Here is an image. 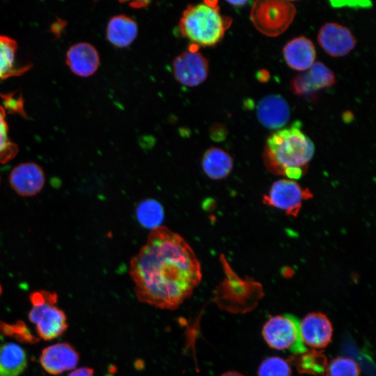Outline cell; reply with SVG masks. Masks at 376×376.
Returning <instances> with one entry per match:
<instances>
[{
  "label": "cell",
  "instance_id": "cell-1",
  "mask_svg": "<svg viewBox=\"0 0 376 376\" xmlns=\"http://www.w3.org/2000/svg\"><path fill=\"white\" fill-rule=\"evenodd\" d=\"M130 274L140 301L167 310L178 308L202 279L193 249L182 236L164 226L150 231L130 261Z\"/></svg>",
  "mask_w": 376,
  "mask_h": 376
},
{
  "label": "cell",
  "instance_id": "cell-2",
  "mask_svg": "<svg viewBox=\"0 0 376 376\" xmlns=\"http://www.w3.org/2000/svg\"><path fill=\"white\" fill-rule=\"evenodd\" d=\"M315 152L312 141L298 127L281 129L266 141L265 164L269 170L289 179H299Z\"/></svg>",
  "mask_w": 376,
  "mask_h": 376
},
{
  "label": "cell",
  "instance_id": "cell-3",
  "mask_svg": "<svg viewBox=\"0 0 376 376\" xmlns=\"http://www.w3.org/2000/svg\"><path fill=\"white\" fill-rule=\"evenodd\" d=\"M217 1L187 5L178 22L181 35L196 47H214L224 37L231 19L222 15Z\"/></svg>",
  "mask_w": 376,
  "mask_h": 376
},
{
  "label": "cell",
  "instance_id": "cell-4",
  "mask_svg": "<svg viewBox=\"0 0 376 376\" xmlns=\"http://www.w3.org/2000/svg\"><path fill=\"white\" fill-rule=\"evenodd\" d=\"M33 306L29 313V320L36 324L38 336L45 340H50L61 336L68 329L65 312L55 304L58 296L55 292L39 290L29 296Z\"/></svg>",
  "mask_w": 376,
  "mask_h": 376
},
{
  "label": "cell",
  "instance_id": "cell-5",
  "mask_svg": "<svg viewBox=\"0 0 376 376\" xmlns=\"http://www.w3.org/2000/svg\"><path fill=\"white\" fill-rule=\"evenodd\" d=\"M295 14V6L289 1L258 0L251 7L250 18L261 33L276 37L288 29Z\"/></svg>",
  "mask_w": 376,
  "mask_h": 376
},
{
  "label": "cell",
  "instance_id": "cell-6",
  "mask_svg": "<svg viewBox=\"0 0 376 376\" xmlns=\"http://www.w3.org/2000/svg\"><path fill=\"white\" fill-rule=\"evenodd\" d=\"M262 335L272 348L292 354L308 350L301 335L300 320L294 315L284 313L271 317L264 324Z\"/></svg>",
  "mask_w": 376,
  "mask_h": 376
},
{
  "label": "cell",
  "instance_id": "cell-7",
  "mask_svg": "<svg viewBox=\"0 0 376 376\" xmlns=\"http://www.w3.org/2000/svg\"><path fill=\"white\" fill-rule=\"evenodd\" d=\"M174 78L180 84L187 87H196L207 78L209 63L207 59L197 50L191 48L174 58L172 62Z\"/></svg>",
  "mask_w": 376,
  "mask_h": 376
},
{
  "label": "cell",
  "instance_id": "cell-8",
  "mask_svg": "<svg viewBox=\"0 0 376 376\" xmlns=\"http://www.w3.org/2000/svg\"><path fill=\"white\" fill-rule=\"evenodd\" d=\"M310 193L292 180L282 179L274 182L269 194L264 196L266 204L280 209L288 215L296 216L304 200Z\"/></svg>",
  "mask_w": 376,
  "mask_h": 376
},
{
  "label": "cell",
  "instance_id": "cell-9",
  "mask_svg": "<svg viewBox=\"0 0 376 376\" xmlns=\"http://www.w3.org/2000/svg\"><path fill=\"white\" fill-rule=\"evenodd\" d=\"M45 182L44 171L33 162H24L16 166L10 173L9 183L19 196H33L38 194Z\"/></svg>",
  "mask_w": 376,
  "mask_h": 376
},
{
  "label": "cell",
  "instance_id": "cell-10",
  "mask_svg": "<svg viewBox=\"0 0 376 376\" xmlns=\"http://www.w3.org/2000/svg\"><path fill=\"white\" fill-rule=\"evenodd\" d=\"M318 41L321 47L334 57L348 54L356 45V39L352 32L347 27L333 22L321 27Z\"/></svg>",
  "mask_w": 376,
  "mask_h": 376
},
{
  "label": "cell",
  "instance_id": "cell-11",
  "mask_svg": "<svg viewBox=\"0 0 376 376\" xmlns=\"http://www.w3.org/2000/svg\"><path fill=\"white\" fill-rule=\"evenodd\" d=\"M79 360V353L68 343H58L49 345L42 350L40 357L42 367L48 373L54 375L75 368Z\"/></svg>",
  "mask_w": 376,
  "mask_h": 376
},
{
  "label": "cell",
  "instance_id": "cell-12",
  "mask_svg": "<svg viewBox=\"0 0 376 376\" xmlns=\"http://www.w3.org/2000/svg\"><path fill=\"white\" fill-rule=\"evenodd\" d=\"M258 120L270 130H281L289 121L290 109L281 95L271 94L264 96L256 107Z\"/></svg>",
  "mask_w": 376,
  "mask_h": 376
},
{
  "label": "cell",
  "instance_id": "cell-13",
  "mask_svg": "<svg viewBox=\"0 0 376 376\" xmlns=\"http://www.w3.org/2000/svg\"><path fill=\"white\" fill-rule=\"evenodd\" d=\"M302 340L305 345L313 348H324L331 340L332 324L326 315L313 312L307 314L300 322Z\"/></svg>",
  "mask_w": 376,
  "mask_h": 376
},
{
  "label": "cell",
  "instance_id": "cell-14",
  "mask_svg": "<svg viewBox=\"0 0 376 376\" xmlns=\"http://www.w3.org/2000/svg\"><path fill=\"white\" fill-rule=\"evenodd\" d=\"M336 81L333 72L321 62H315L308 70L297 75L292 81V91L299 95H309L329 87Z\"/></svg>",
  "mask_w": 376,
  "mask_h": 376
},
{
  "label": "cell",
  "instance_id": "cell-15",
  "mask_svg": "<svg viewBox=\"0 0 376 376\" xmlns=\"http://www.w3.org/2000/svg\"><path fill=\"white\" fill-rule=\"evenodd\" d=\"M100 55L97 49L86 42H79L70 47L66 54V63L76 75L88 77L97 70Z\"/></svg>",
  "mask_w": 376,
  "mask_h": 376
},
{
  "label": "cell",
  "instance_id": "cell-16",
  "mask_svg": "<svg viewBox=\"0 0 376 376\" xmlns=\"http://www.w3.org/2000/svg\"><path fill=\"white\" fill-rule=\"evenodd\" d=\"M287 65L296 70H308L315 63V48L312 41L305 36H299L289 41L283 49Z\"/></svg>",
  "mask_w": 376,
  "mask_h": 376
},
{
  "label": "cell",
  "instance_id": "cell-17",
  "mask_svg": "<svg viewBox=\"0 0 376 376\" xmlns=\"http://www.w3.org/2000/svg\"><path fill=\"white\" fill-rule=\"evenodd\" d=\"M139 28L136 22L128 15L113 16L108 22L106 36L108 41L117 48H125L136 40Z\"/></svg>",
  "mask_w": 376,
  "mask_h": 376
},
{
  "label": "cell",
  "instance_id": "cell-18",
  "mask_svg": "<svg viewBox=\"0 0 376 376\" xmlns=\"http://www.w3.org/2000/svg\"><path fill=\"white\" fill-rule=\"evenodd\" d=\"M27 366L25 350L14 343L0 345V376H19Z\"/></svg>",
  "mask_w": 376,
  "mask_h": 376
},
{
  "label": "cell",
  "instance_id": "cell-19",
  "mask_svg": "<svg viewBox=\"0 0 376 376\" xmlns=\"http://www.w3.org/2000/svg\"><path fill=\"white\" fill-rule=\"evenodd\" d=\"M233 166V161L230 155L217 147L207 149L202 159L203 171L211 179L219 180L227 177Z\"/></svg>",
  "mask_w": 376,
  "mask_h": 376
},
{
  "label": "cell",
  "instance_id": "cell-20",
  "mask_svg": "<svg viewBox=\"0 0 376 376\" xmlns=\"http://www.w3.org/2000/svg\"><path fill=\"white\" fill-rule=\"evenodd\" d=\"M17 44L13 38L0 35V79L20 75L27 70L29 66L16 64Z\"/></svg>",
  "mask_w": 376,
  "mask_h": 376
},
{
  "label": "cell",
  "instance_id": "cell-21",
  "mask_svg": "<svg viewBox=\"0 0 376 376\" xmlns=\"http://www.w3.org/2000/svg\"><path fill=\"white\" fill-rule=\"evenodd\" d=\"M289 361L296 367L299 373L313 375L325 374L328 365L326 355L315 350L292 354L289 358Z\"/></svg>",
  "mask_w": 376,
  "mask_h": 376
},
{
  "label": "cell",
  "instance_id": "cell-22",
  "mask_svg": "<svg viewBox=\"0 0 376 376\" xmlns=\"http://www.w3.org/2000/svg\"><path fill=\"white\" fill-rule=\"evenodd\" d=\"M136 214L140 224L152 230L161 226L164 219L162 205L153 199L141 201L136 207Z\"/></svg>",
  "mask_w": 376,
  "mask_h": 376
},
{
  "label": "cell",
  "instance_id": "cell-23",
  "mask_svg": "<svg viewBox=\"0 0 376 376\" xmlns=\"http://www.w3.org/2000/svg\"><path fill=\"white\" fill-rule=\"evenodd\" d=\"M17 152V146L11 141L8 136L5 109L0 105V163L4 164L10 161Z\"/></svg>",
  "mask_w": 376,
  "mask_h": 376
},
{
  "label": "cell",
  "instance_id": "cell-24",
  "mask_svg": "<svg viewBox=\"0 0 376 376\" xmlns=\"http://www.w3.org/2000/svg\"><path fill=\"white\" fill-rule=\"evenodd\" d=\"M326 376H359V365L352 359L338 357L327 365Z\"/></svg>",
  "mask_w": 376,
  "mask_h": 376
},
{
  "label": "cell",
  "instance_id": "cell-25",
  "mask_svg": "<svg viewBox=\"0 0 376 376\" xmlns=\"http://www.w3.org/2000/svg\"><path fill=\"white\" fill-rule=\"evenodd\" d=\"M291 373L289 362L279 357L265 359L258 370V376H291Z\"/></svg>",
  "mask_w": 376,
  "mask_h": 376
},
{
  "label": "cell",
  "instance_id": "cell-26",
  "mask_svg": "<svg viewBox=\"0 0 376 376\" xmlns=\"http://www.w3.org/2000/svg\"><path fill=\"white\" fill-rule=\"evenodd\" d=\"M0 329L8 336L13 335L19 340L27 343H36L38 338L33 336L24 322H19L13 325L0 324Z\"/></svg>",
  "mask_w": 376,
  "mask_h": 376
},
{
  "label": "cell",
  "instance_id": "cell-27",
  "mask_svg": "<svg viewBox=\"0 0 376 376\" xmlns=\"http://www.w3.org/2000/svg\"><path fill=\"white\" fill-rule=\"evenodd\" d=\"M330 3L334 7L349 6L352 8H367L371 5V3L368 1H334Z\"/></svg>",
  "mask_w": 376,
  "mask_h": 376
},
{
  "label": "cell",
  "instance_id": "cell-28",
  "mask_svg": "<svg viewBox=\"0 0 376 376\" xmlns=\"http://www.w3.org/2000/svg\"><path fill=\"white\" fill-rule=\"evenodd\" d=\"M68 376H94L93 368L82 367L71 372Z\"/></svg>",
  "mask_w": 376,
  "mask_h": 376
},
{
  "label": "cell",
  "instance_id": "cell-29",
  "mask_svg": "<svg viewBox=\"0 0 376 376\" xmlns=\"http://www.w3.org/2000/svg\"><path fill=\"white\" fill-rule=\"evenodd\" d=\"M246 1H228V3L234 6H242L245 4Z\"/></svg>",
  "mask_w": 376,
  "mask_h": 376
},
{
  "label": "cell",
  "instance_id": "cell-30",
  "mask_svg": "<svg viewBox=\"0 0 376 376\" xmlns=\"http://www.w3.org/2000/svg\"><path fill=\"white\" fill-rule=\"evenodd\" d=\"M221 376H244V375L236 371H228L222 374Z\"/></svg>",
  "mask_w": 376,
  "mask_h": 376
},
{
  "label": "cell",
  "instance_id": "cell-31",
  "mask_svg": "<svg viewBox=\"0 0 376 376\" xmlns=\"http://www.w3.org/2000/svg\"><path fill=\"white\" fill-rule=\"evenodd\" d=\"M2 291H3V288H2L1 285L0 284V296H1V294H2Z\"/></svg>",
  "mask_w": 376,
  "mask_h": 376
},
{
  "label": "cell",
  "instance_id": "cell-32",
  "mask_svg": "<svg viewBox=\"0 0 376 376\" xmlns=\"http://www.w3.org/2000/svg\"><path fill=\"white\" fill-rule=\"evenodd\" d=\"M0 180H1V178H0Z\"/></svg>",
  "mask_w": 376,
  "mask_h": 376
}]
</instances>
